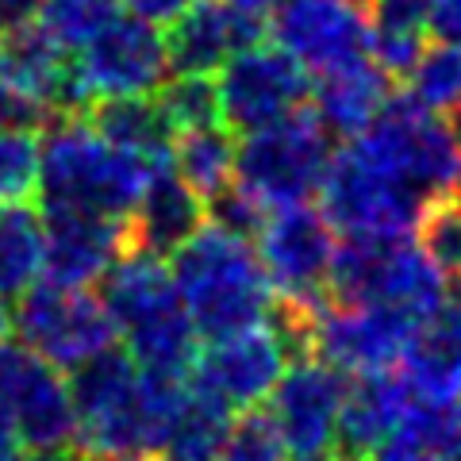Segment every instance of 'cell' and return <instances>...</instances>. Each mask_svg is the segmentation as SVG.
I'll return each mask as SVG.
<instances>
[{
    "label": "cell",
    "instance_id": "7",
    "mask_svg": "<svg viewBox=\"0 0 461 461\" xmlns=\"http://www.w3.org/2000/svg\"><path fill=\"white\" fill-rule=\"evenodd\" d=\"M354 142H362L381 166L393 169L423 204L454 193V173L461 158L457 139L450 123L438 120V112L415 104L408 93L388 96L377 120L362 135H354Z\"/></svg>",
    "mask_w": 461,
    "mask_h": 461
},
{
    "label": "cell",
    "instance_id": "27",
    "mask_svg": "<svg viewBox=\"0 0 461 461\" xmlns=\"http://www.w3.org/2000/svg\"><path fill=\"white\" fill-rule=\"evenodd\" d=\"M169 166L200 200L215 196L235 181V131H227L223 123L177 131L169 150Z\"/></svg>",
    "mask_w": 461,
    "mask_h": 461
},
{
    "label": "cell",
    "instance_id": "34",
    "mask_svg": "<svg viewBox=\"0 0 461 461\" xmlns=\"http://www.w3.org/2000/svg\"><path fill=\"white\" fill-rule=\"evenodd\" d=\"M215 461H288V450L269 420V411L247 408L242 415H230V427Z\"/></svg>",
    "mask_w": 461,
    "mask_h": 461
},
{
    "label": "cell",
    "instance_id": "44",
    "mask_svg": "<svg viewBox=\"0 0 461 461\" xmlns=\"http://www.w3.org/2000/svg\"><path fill=\"white\" fill-rule=\"evenodd\" d=\"M457 308H461V273H457Z\"/></svg>",
    "mask_w": 461,
    "mask_h": 461
},
{
    "label": "cell",
    "instance_id": "39",
    "mask_svg": "<svg viewBox=\"0 0 461 461\" xmlns=\"http://www.w3.org/2000/svg\"><path fill=\"white\" fill-rule=\"evenodd\" d=\"M74 446H42V450H20L16 461H74Z\"/></svg>",
    "mask_w": 461,
    "mask_h": 461
},
{
    "label": "cell",
    "instance_id": "4",
    "mask_svg": "<svg viewBox=\"0 0 461 461\" xmlns=\"http://www.w3.org/2000/svg\"><path fill=\"white\" fill-rule=\"evenodd\" d=\"M100 304L139 369L189 377L200 335L173 288L166 258L123 250L100 277Z\"/></svg>",
    "mask_w": 461,
    "mask_h": 461
},
{
    "label": "cell",
    "instance_id": "40",
    "mask_svg": "<svg viewBox=\"0 0 461 461\" xmlns=\"http://www.w3.org/2000/svg\"><path fill=\"white\" fill-rule=\"evenodd\" d=\"M446 115H450V131H454V139H457V147H461V104H457V108H450V112H446Z\"/></svg>",
    "mask_w": 461,
    "mask_h": 461
},
{
    "label": "cell",
    "instance_id": "24",
    "mask_svg": "<svg viewBox=\"0 0 461 461\" xmlns=\"http://www.w3.org/2000/svg\"><path fill=\"white\" fill-rule=\"evenodd\" d=\"M393 96V77L377 62H354L312 85V112L330 139H354L377 120L384 100Z\"/></svg>",
    "mask_w": 461,
    "mask_h": 461
},
{
    "label": "cell",
    "instance_id": "18",
    "mask_svg": "<svg viewBox=\"0 0 461 461\" xmlns=\"http://www.w3.org/2000/svg\"><path fill=\"white\" fill-rule=\"evenodd\" d=\"M0 69L47 120L50 115H77L89 108L74 62L35 20L0 35Z\"/></svg>",
    "mask_w": 461,
    "mask_h": 461
},
{
    "label": "cell",
    "instance_id": "8",
    "mask_svg": "<svg viewBox=\"0 0 461 461\" xmlns=\"http://www.w3.org/2000/svg\"><path fill=\"white\" fill-rule=\"evenodd\" d=\"M8 315L12 330L27 350H35L42 362H50L62 373L115 342L108 312L89 288H62L39 277L16 296V312Z\"/></svg>",
    "mask_w": 461,
    "mask_h": 461
},
{
    "label": "cell",
    "instance_id": "19",
    "mask_svg": "<svg viewBox=\"0 0 461 461\" xmlns=\"http://www.w3.org/2000/svg\"><path fill=\"white\" fill-rule=\"evenodd\" d=\"M47 247H42V281L62 288H93L104 269L127 250L123 220L93 212H42Z\"/></svg>",
    "mask_w": 461,
    "mask_h": 461
},
{
    "label": "cell",
    "instance_id": "33",
    "mask_svg": "<svg viewBox=\"0 0 461 461\" xmlns=\"http://www.w3.org/2000/svg\"><path fill=\"white\" fill-rule=\"evenodd\" d=\"M39 181V127L0 123V204L35 196Z\"/></svg>",
    "mask_w": 461,
    "mask_h": 461
},
{
    "label": "cell",
    "instance_id": "6",
    "mask_svg": "<svg viewBox=\"0 0 461 461\" xmlns=\"http://www.w3.org/2000/svg\"><path fill=\"white\" fill-rule=\"evenodd\" d=\"M320 200L339 235H411L423 212V200L354 139L330 154Z\"/></svg>",
    "mask_w": 461,
    "mask_h": 461
},
{
    "label": "cell",
    "instance_id": "38",
    "mask_svg": "<svg viewBox=\"0 0 461 461\" xmlns=\"http://www.w3.org/2000/svg\"><path fill=\"white\" fill-rule=\"evenodd\" d=\"M39 12V0H0V35L32 23Z\"/></svg>",
    "mask_w": 461,
    "mask_h": 461
},
{
    "label": "cell",
    "instance_id": "45",
    "mask_svg": "<svg viewBox=\"0 0 461 461\" xmlns=\"http://www.w3.org/2000/svg\"><path fill=\"white\" fill-rule=\"evenodd\" d=\"M208 461H215V457H208Z\"/></svg>",
    "mask_w": 461,
    "mask_h": 461
},
{
    "label": "cell",
    "instance_id": "17",
    "mask_svg": "<svg viewBox=\"0 0 461 461\" xmlns=\"http://www.w3.org/2000/svg\"><path fill=\"white\" fill-rule=\"evenodd\" d=\"M415 323L393 308L357 300V304H323L315 323V357H323L346 377L369 369H393L408 346Z\"/></svg>",
    "mask_w": 461,
    "mask_h": 461
},
{
    "label": "cell",
    "instance_id": "1",
    "mask_svg": "<svg viewBox=\"0 0 461 461\" xmlns=\"http://www.w3.org/2000/svg\"><path fill=\"white\" fill-rule=\"evenodd\" d=\"M74 450L108 457H162L181 415L189 377L139 369L123 346H104L69 369Z\"/></svg>",
    "mask_w": 461,
    "mask_h": 461
},
{
    "label": "cell",
    "instance_id": "29",
    "mask_svg": "<svg viewBox=\"0 0 461 461\" xmlns=\"http://www.w3.org/2000/svg\"><path fill=\"white\" fill-rule=\"evenodd\" d=\"M408 96L427 112H450L461 104V42L438 39L427 42L420 62L403 77Z\"/></svg>",
    "mask_w": 461,
    "mask_h": 461
},
{
    "label": "cell",
    "instance_id": "41",
    "mask_svg": "<svg viewBox=\"0 0 461 461\" xmlns=\"http://www.w3.org/2000/svg\"><path fill=\"white\" fill-rule=\"evenodd\" d=\"M8 330H12V315H8V308H5V300H0V342L8 339Z\"/></svg>",
    "mask_w": 461,
    "mask_h": 461
},
{
    "label": "cell",
    "instance_id": "47",
    "mask_svg": "<svg viewBox=\"0 0 461 461\" xmlns=\"http://www.w3.org/2000/svg\"><path fill=\"white\" fill-rule=\"evenodd\" d=\"M457 403H461V400H457Z\"/></svg>",
    "mask_w": 461,
    "mask_h": 461
},
{
    "label": "cell",
    "instance_id": "22",
    "mask_svg": "<svg viewBox=\"0 0 461 461\" xmlns=\"http://www.w3.org/2000/svg\"><path fill=\"white\" fill-rule=\"evenodd\" d=\"M366 300L393 308L396 315H403L408 323L420 327L438 308H446V300H450V281H446V273L430 262V254L420 247V242H408V235H403V239L388 242L381 266L373 273Z\"/></svg>",
    "mask_w": 461,
    "mask_h": 461
},
{
    "label": "cell",
    "instance_id": "16",
    "mask_svg": "<svg viewBox=\"0 0 461 461\" xmlns=\"http://www.w3.org/2000/svg\"><path fill=\"white\" fill-rule=\"evenodd\" d=\"M285 366L288 357L281 342L273 339L266 323H258L247 330H235V335L212 339L208 350H196L189 381L208 388L212 396H220L230 411H247L266 403L269 388L277 384Z\"/></svg>",
    "mask_w": 461,
    "mask_h": 461
},
{
    "label": "cell",
    "instance_id": "11",
    "mask_svg": "<svg viewBox=\"0 0 461 461\" xmlns=\"http://www.w3.org/2000/svg\"><path fill=\"white\" fill-rule=\"evenodd\" d=\"M346 384L350 377L315 354L285 366L266 396V411L285 442L288 461H335V430Z\"/></svg>",
    "mask_w": 461,
    "mask_h": 461
},
{
    "label": "cell",
    "instance_id": "30",
    "mask_svg": "<svg viewBox=\"0 0 461 461\" xmlns=\"http://www.w3.org/2000/svg\"><path fill=\"white\" fill-rule=\"evenodd\" d=\"M120 12L123 0H39L35 23L69 54L81 50L96 32H104Z\"/></svg>",
    "mask_w": 461,
    "mask_h": 461
},
{
    "label": "cell",
    "instance_id": "25",
    "mask_svg": "<svg viewBox=\"0 0 461 461\" xmlns=\"http://www.w3.org/2000/svg\"><path fill=\"white\" fill-rule=\"evenodd\" d=\"M85 120L93 123L96 135H104L112 147H120L127 154L142 158L147 166H169L173 150V123L166 120L162 104L154 93L142 96H100L85 108Z\"/></svg>",
    "mask_w": 461,
    "mask_h": 461
},
{
    "label": "cell",
    "instance_id": "36",
    "mask_svg": "<svg viewBox=\"0 0 461 461\" xmlns=\"http://www.w3.org/2000/svg\"><path fill=\"white\" fill-rule=\"evenodd\" d=\"M204 215H212V223L215 227H223L230 230V235H242V239H250L258 227H262L266 220V208L258 204V200L250 193H242L235 181L227 185V189H220L215 196L204 200Z\"/></svg>",
    "mask_w": 461,
    "mask_h": 461
},
{
    "label": "cell",
    "instance_id": "2",
    "mask_svg": "<svg viewBox=\"0 0 461 461\" xmlns=\"http://www.w3.org/2000/svg\"><path fill=\"white\" fill-rule=\"evenodd\" d=\"M154 173L142 158L112 147L77 115H50L39 127V212H93L123 220Z\"/></svg>",
    "mask_w": 461,
    "mask_h": 461
},
{
    "label": "cell",
    "instance_id": "35",
    "mask_svg": "<svg viewBox=\"0 0 461 461\" xmlns=\"http://www.w3.org/2000/svg\"><path fill=\"white\" fill-rule=\"evenodd\" d=\"M435 0H366L369 39H430Z\"/></svg>",
    "mask_w": 461,
    "mask_h": 461
},
{
    "label": "cell",
    "instance_id": "15",
    "mask_svg": "<svg viewBox=\"0 0 461 461\" xmlns=\"http://www.w3.org/2000/svg\"><path fill=\"white\" fill-rule=\"evenodd\" d=\"M166 27L173 74H215L230 54L269 39V8L250 0H189Z\"/></svg>",
    "mask_w": 461,
    "mask_h": 461
},
{
    "label": "cell",
    "instance_id": "46",
    "mask_svg": "<svg viewBox=\"0 0 461 461\" xmlns=\"http://www.w3.org/2000/svg\"><path fill=\"white\" fill-rule=\"evenodd\" d=\"M362 5H366V0H362Z\"/></svg>",
    "mask_w": 461,
    "mask_h": 461
},
{
    "label": "cell",
    "instance_id": "37",
    "mask_svg": "<svg viewBox=\"0 0 461 461\" xmlns=\"http://www.w3.org/2000/svg\"><path fill=\"white\" fill-rule=\"evenodd\" d=\"M127 8H131V16H142V20H150V23H169L177 12L189 5V0H123Z\"/></svg>",
    "mask_w": 461,
    "mask_h": 461
},
{
    "label": "cell",
    "instance_id": "32",
    "mask_svg": "<svg viewBox=\"0 0 461 461\" xmlns=\"http://www.w3.org/2000/svg\"><path fill=\"white\" fill-rule=\"evenodd\" d=\"M411 235L420 239V247L430 254V262L446 277H457L461 273V196L446 193V196L427 200Z\"/></svg>",
    "mask_w": 461,
    "mask_h": 461
},
{
    "label": "cell",
    "instance_id": "9",
    "mask_svg": "<svg viewBox=\"0 0 461 461\" xmlns=\"http://www.w3.org/2000/svg\"><path fill=\"white\" fill-rule=\"evenodd\" d=\"M0 430H8L20 450L74 446L77 430L62 369L8 339L0 342Z\"/></svg>",
    "mask_w": 461,
    "mask_h": 461
},
{
    "label": "cell",
    "instance_id": "28",
    "mask_svg": "<svg viewBox=\"0 0 461 461\" xmlns=\"http://www.w3.org/2000/svg\"><path fill=\"white\" fill-rule=\"evenodd\" d=\"M230 411L220 396H212L208 388H200L189 381L185 388V403H181V415L173 423V435L162 461H208L220 454L223 435L230 427Z\"/></svg>",
    "mask_w": 461,
    "mask_h": 461
},
{
    "label": "cell",
    "instance_id": "43",
    "mask_svg": "<svg viewBox=\"0 0 461 461\" xmlns=\"http://www.w3.org/2000/svg\"><path fill=\"white\" fill-rule=\"evenodd\" d=\"M250 5H262V8H269V5H277V0H250Z\"/></svg>",
    "mask_w": 461,
    "mask_h": 461
},
{
    "label": "cell",
    "instance_id": "3",
    "mask_svg": "<svg viewBox=\"0 0 461 461\" xmlns=\"http://www.w3.org/2000/svg\"><path fill=\"white\" fill-rule=\"evenodd\" d=\"M169 277L196 335L208 342L258 327L273 304V285L250 239L215 223L200 227L169 254Z\"/></svg>",
    "mask_w": 461,
    "mask_h": 461
},
{
    "label": "cell",
    "instance_id": "13",
    "mask_svg": "<svg viewBox=\"0 0 461 461\" xmlns=\"http://www.w3.org/2000/svg\"><path fill=\"white\" fill-rule=\"evenodd\" d=\"M74 74L89 104L100 96H142L158 93L173 69L166 58V39L158 23L142 16H115L96 32L74 58Z\"/></svg>",
    "mask_w": 461,
    "mask_h": 461
},
{
    "label": "cell",
    "instance_id": "12",
    "mask_svg": "<svg viewBox=\"0 0 461 461\" xmlns=\"http://www.w3.org/2000/svg\"><path fill=\"white\" fill-rule=\"evenodd\" d=\"M258 235V262L273 285V296L293 300H327V269L339 247V230L323 215V208L308 204H285L269 208Z\"/></svg>",
    "mask_w": 461,
    "mask_h": 461
},
{
    "label": "cell",
    "instance_id": "20",
    "mask_svg": "<svg viewBox=\"0 0 461 461\" xmlns=\"http://www.w3.org/2000/svg\"><path fill=\"white\" fill-rule=\"evenodd\" d=\"M411 400H415L411 388L396 366L354 373V381L346 384V396H342V411H339L335 461H366L373 446H381L400 427Z\"/></svg>",
    "mask_w": 461,
    "mask_h": 461
},
{
    "label": "cell",
    "instance_id": "14",
    "mask_svg": "<svg viewBox=\"0 0 461 461\" xmlns=\"http://www.w3.org/2000/svg\"><path fill=\"white\" fill-rule=\"evenodd\" d=\"M269 35L315 77L369 58L362 0H281L269 16Z\"/></svg>",
    "mask_w": 461,
    "mask_h": 461
},
{
    "label": "cell",
    "instance_id": "26",
    "mask_svg": "<svg viewBox=\"0 0 461 461\" xmlns=\"http://www.w3.org/2000/svg\"><path fill=\"white\" fill-rule=\"evenodd\" d=\"M47 223L32 200L0 204V300H16L42 277Z\"/></svg>",
    "mask_w": 461,
    "mask_h": 461
},
{
    "label": "cell",
    "instance_id": "31",
    "mask_svg": "<svg viewBox=\"0 0 461 461\" xmlns=\"http://www.w3.org/2000/svg\"><path fill=\"white\" fill-rule=\"evenodd\" d=\"M158 104H162L173 131H193V127L223 123L220 120V89L212 74H177L158 85Z\"/></svg>",
    "mask_w": 461,
    "mask_h": 461
},
{
    "label": "cell",
    "instance_id": "10",
    "mask_svg": "<svg viewBox=\"0 0 461 461\" xmlns=\"http://www.w3.org/2000/svg\"><path fill=\"white\" fill-rule=\"evenodd\" d=\"M220 120L227 131L247 135L300 112L312 100V74L288 50L258 42L220 66Z\"/></svg>",
    "mask_w": 461,
    "mask_h": 461
},
{
    "label": "cell",
    "instance_id": "21",
    "mask_svg": "<svg viewBox=\"0 0 461 461\" xmlns=\"http://www.w3.org/2000/svg\"><path fill=\"white\" fill-rule=\"evenodd\" d=\"M200 227H204V200L173 173V166H158L142 185L135 208L123 215L127 250L154 258H169Z\"/></svg>",
    "mask_w": 461,
    "mask_h": 461
},
{
    "label": "cell",
    "instance_id": "23",
    "mask_svg": "<svg viewBox=\"0 0 461 461\" xmlns=\"http://www.w3.org/2000/svg\"><path fill=\"white\" fill-rule=\"evenodd\" d=\"M400 373L415 400H461V308H438L411 330L400 354Z\"/></svg>",
    "mask_w": 461,
    "mask_h": 461
},
{
    "label": "cell",
    "instance_id": "42",
    "mask_svg": "<svg viewBox=\"0 0 461 461\" xmlns=\"http://www.w3.org/2000/svg\"><path fill=\"white\" fill-rule=\"evenodd\" d=\"M454 193L461 196V158H457V173H454Z\"/></svg>",
    "mask_w": 461,
    "mask_h": 461
},
{
    "label": "cell",
    "instance_id": "5",
    "mask_svg": "<svg viewBox=\"0 0 461 461\" xmlns=\"http://www.w3.org/2000/svg\"><path fill=\"white\" fill-rule=\"evenodd\" d=\"M330 139L315 120L312 104L285 120L247 131L235 142V185L250 193L266 212L300 204L320 193L323 169L330 162Z\"/></svg>",
    "mask_w": 461,
    "mask_h": 461
}]
</instances>
